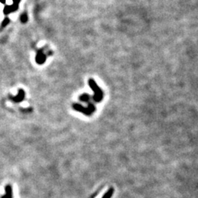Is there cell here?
Returning a JSON list of instances; mask_svg holds the SVG:
<instances>
[{"label": "cell", "mask_w": 198, "mask_h": 198, "mask_svg": "<svg viewBox=\"0 0 198 198\" xmlns=\"http://www.w3.org/2000/svg\"><path fill=\"white\" fill-rule=\"evenodd\" d=\"M88 84H89L90 87H91V88L93 90V92H94V95L92 96V98L96 102H100V101L102 100V98H103V92H102V90L97 86V84L96 83L94 79H92V78H89V80H88Z\"/></svg>", "instance_id": "cell-1"}, {"label": "cell", "mask_w": 198, "mask_h": 198, "mask_svg": "<svg viewBox=\"0 0 198 198\" xmlns=\"http://www.w3.org/2000/svg\"><path fill=\"white\" fill-rule=\"evenodd\" d=\"M88 106L87 107L85 106H82V105L78 103H74L73 104V108L77 111H79V112H82V114H84L86 116H91L95 111V105L92 102H89Z\"/></svg>", "instance_id": "cell-2"}, {"label": "cell", "mask_w": 198, "mask_h": 198, "mask_svg": "<svg viewBox=\"0 0 198 198\" xmlns=\"http://www.w3.org/2000/svg\"><path fill=\"white\" fill-rule=\"evenodd\" d=\"M17 9H18V5L12 3V5H5L4 7H3V10H2V12H3V14L7 16V15L11 14L12 12H16Z\"/></svg>", "instance_id": "cell-3"}, {"label": "cell", "mask_w": 198, "mask_h": 198, "mask_svg": "<svg viewBox=\"0 0 198 198\" xmlns=\"http://www.w3.org/2000/svg\"><path fill=\"white\" fill-rule=\"evenodd\" d=\"M45 59H46V54H45V52H43V50H40L35 56L36 63L39 64H42L45 63Z\"/></svg>", "instance_id": "cell-4"}, {"label": "cell", "mask_w": 198, "mask_h": 198, "mask_svg": "<svg viewBox=\"0 0 198 198\" xmlns=\"http://www.w3.org/2000/svg\"><path fill=\"white\" fill-rule=\"evenodd\" d=\"M24 97H25V92H24V90L20 89L18 91L17 95L15 96V97H12V101H15V102H20V101H21L23 100Z\"/></svg>", "instance_id": "cell-5"}, {"label": "cell", "mask_w": 198, "mask_h": 198, "mask_svg": "<svg viewBox=\"0 0 198 198\" xmlns=\"http://www.w3.org/2000/svg\"><path fill=\"white\" fill-rule=\"evenodd\" d=\"M1 198H12V189L10 184L5 186V194Z\"/></svg>", "instance_id": "cell-6"}, {"label": "cell", "mask_w": 198, "mask_h": 198, "mask_svg": "<svg viewBox=\"0 0 198 198\" xmlns=\"http://www.w3.org/2000/svg\"><path fill=\"white\" fill-rule=\"evenodd\" d=\"M91 99H92V97H91L89 94H87V93H83V94H82L80 97H79V100H80V101L87 102V103L91 102V101H90Z\"/></svg>", "instance_id": "cell-7"}, {"label": "cell", "mask_w": 198, "mask_h": 198, "mask_svg": "<svg viewBox=\"0 0 198 198\" xmlns=\"http://www.w3.org/2000/svg\"><path fill=\"white\" fill-rule=\"evenodd\" d=\"M113 193L114 189L112 188V187H111V188H109L108 190L106 191V193L104 194L101 198H111V196H112V195H113Z\"/></svg>", "instance_id": "cell-8"}, {"label": "cell", "mask_w": 198, "mask_h": 198, "mask_svg": "<svg viewBox=\"0 0 198 198\" xmlns=\"http://www.w3.org/2000/svg\"><path fill=\"white\" fill-rule=\"evenodd\" d=\"M10 23V18L8 16H6L3 18V20L2 21V23H1V26L2 27H6V26Z\"/></svg>", "instance_id": "cell-9"}, {"label": "cell", "mask_w": 198, "mask_h": 198, "mask_svg": "<svg viewBox=\"0 0 198 198\" xmlns=\"http://www.w3.org/2000/svg\"><path fill=\"white\" fill-rule=\"evenodd\" d=\"M20 21L22 22V23H26V22H27V21H28V16H27V14L26 13H22V14L20 16Z\"/></svg>", "instance_id": "cell-10"}, {"label": "cell", "mask_w": 198, "mask_h": 198, "mask_svg": "<svg viewBox=\"0 0 198 198\" xmlns=\"http://www.w3.org/2000/svg\"><path fill=\"white\" fill-rule=\"evenodd\" d=\"M12 2L13 4L19 5V3H20V2H21V0H12Z\"/></svg>", "instance_id": "cell-11"}, {"label": "cell", "mask_w": 198, "mask_h": 198, "mask_svg": "<svg viewBox=\"0 0 198 198\" xmlns=\"http://www.w3.org/2000/svg\"><path fill=\"white\" fill-rule=\"evenodd\" d=\"M6 1H7V0H0V3H1V4H6Z\"/></svg>", "instance_id": "cell-12"}]
</instances>
